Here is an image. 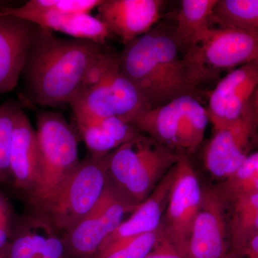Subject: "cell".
<instances>
[{"mask_svg": "<svg viewBox=\"0 0 258 258\" xmlns=\"http://www.w3.org/2000/svg\"><path fill=\"white\" fill-rule=\"evenodd\" d=\"M105 47L37 27L20 76L25 96L37 106L69 105Z\"/></svg>", "mask_w": 258, "mask_h": 258, "instance_id": "cell-1", "label": "cell"}, {"mask_svg": "<svg viewBox=\"0 0 258 258\" xmlns=\"http://www.w3.org/2000/svg\"><path fill=\"white\" fill-rule=\"evenodd\" d=\"M179 54L172 32L159 28L125 45L120 52V70L138 89L149 109L192 94Z\"/></svg>", "mask_w": 258, "mask_h": 258, "instance_id": "cell-2", "label": "cell"}, {"mask_svg": "<svg viewBox=\"0 0 258 258\" xmlns=\"http://www.w3.org/2000/svg\"><path fill=\"white\" fill-rule=\"evenodd\" d=\"M69 106L78 128L109 117L133 123L141 113L149 109L138 89L120 70L119 53L108 47L88 70Z\"/></svg>", "mask_w": 258, "mask_h": 258, "instance_id": "cell-3", "label": "cell"}, {"mask_svg": "<svg viewBox=\"0 0 258 258\" xmlns=\"http://www.w3.org/2000/svg\"><path fill=\"white\" fill-rule=\"evenodd\" d=\"M180 154L138 132L108 155V181L138 207L157 187Z\"/></svg>", "mask_w": 258, "mask_h": 258, "instance_id": "cell-4", "label": "cell"}, {"mask_svg": "<svg viewBox=\"0 0 258 258\" xmlns=\"http://www.w3.org/2000/svg\"><path fill=\"white\" fill-rule=\"evenodd\" d=\"M36 131L40 163L35 186L28 196L35 212L53 198L81 162L76 134L63 115L39 112Z\"/></svg>", "mask_w": 258, "mask_h": 258, "instance_id": "cell-5", "label": "cell"}, {"mask_svg": "<svg viewBox=\"0 0 258 258\" xmlns=\"http://www.w3.org/2000/svg\"><path fill=\"white\" fill-rule=\"evenodd\" d=\"M257 59V34L228 27L210 28L182 57L194 91L222 71Z\"/></svg>", "mask_w": 258, "mask_h": 258, "instance_id": "cell-6", "label": "cell"}, {"mask_svg": "<svg viewBox=\"0 0 258 258\" xmlns=\"http://www.w3.org/2000/svg\"><path fill=\"white\" fill-rule=\"evenodd\" d=\"M108 155L81 161L62 187L35 212L50 222L57 232L68 233L82 221L101 198L108 181Z\"/></svg>", "mask_w": 258, "mask_h": 258, "instance_id": "cell-7", "label": "cell"}, {"mask_svg": "<svg viewBox=\"0 0 258 258\" xmlns=\"http://www.w3.org/2000/svg\"><path fill=\"white\" fill-rule=\"evenodd\" d=\"M209 120L206 108L192 94H187L142 112L133 124L139 132L186 154L195 152L203 142Z\"/></svg>", "mask_w": 258, "mask_h": 258, "instance_id": "cell-8", "label": "cell"}, {"mask_svg": "<svg viewBox=\"0 0 258 258\" xmlns=\"http://www.w3.org/2000/svg\"><path fill=\"white\" fill-rule=\"evenodd\" d=\"M137 208L108 181L101 198L87 216L64 234L66 256L94 257L107 237L123 222L125 215Z\"/></svg>", "mask_w": 258, "mask_h": 258, "instance_id": "cell-9", "label": "cell"}, {"mask_svg": "<svg viewBox=\"0 0 258 258\" xmlns=\"http://www.w3.org/2000/svg\"><path fill=\"white\" fill-rule=\"evenodd\" d=\"M203 186L187 154H180L176 176L160 229L186 257L194 222L202 201Z\"/></svg>", "mask_w": 258, "mask_h": 258, "instance_id": "cell-10", "label": "cell"}, {"mask_svg": "<svg viewBox=\"0 0 258 258\" xmlns=\"http://www.w3.org/2000/svg\"><path fill=\"white\" fill-rule=\"evenodd\" d=\"M213 132L204 152V164L221 183L238 170L258 142L251 103L240 118Z\"/></svg>", "mask_w": 258, "mask_h": 258, "instance_id": "cell-11", "label": "cell"}, {"mask_svg": "<svg viewBox=\"0 0 258 258\" xmlns=\"http://www.w3.org/2000/svg\"><path fill=\"white\" fill-rule=\"evenodd\" d=\"M200 209L190 235L186 258H226L230 252L228 203L216 187L204 184Z\"/></svg>", "mask_w": 258, "mask_h": 258, "instance_id": "cell-12", "label": "cell"}, {"mask_svg": "<svg viewBox=\"0 0 258 258\" xmlns=\"http://www.w3.org/2000/svg\"><path fill=\"white\" fill-rule=\"evenodd\" d=\"M258 86V59L232 70L217 83L209 96V120L213 131L243 115Z\"/></svg>", "mask_w": 258, "mask_h": 258, "instance_id": "cell-13", "label": "cell"}, {"mask_svg": "<svg viewBox=\"0 0 258 258\" xmlns=\"http://www.w3.org/2000/svg\"><path fill=\"white\" fill-rule=\"evenodd\" d=\"M163 5L160 0H102L97 18L126 45L154 28Z\"/></svg>", "mask_w": 258, "mask_h": 258, "instance_id": "cell-14", "label": "cell"}, {"mask_svg": "<svg viewBox=\"0 0 258 258\" xmlns=\"http://www.w3.org/2000/svg\"><path fill=\"white\" fill-rule=\"evenodd\" d=\"M37 27L23 19L0 15V95L18 85Z\"/></svg>", "mask_w": 258, "mask_h": 258, "instance_id": "cell-15", "label": "cell"}, {"mask_svg": "<svg viewBox=\"0 0 258 258\" xmlns=\"http://www.w3.org/2000/svg\"><path fill=\"white\" fill-rule=\"evenodd\" d=\"M176 176V164L163 178L150 196L140 204L132 215L121 222L105 240L99 251L134 237L154 232L160 227L163 216L169 203Z\"/></svg>", "mask_w": 258, "mask_h": 258, "instance_id": "cell-16", "label": "cell"}, {"mask_svg": "<svg viewBox=\"0 0 258 258\" xmlns=\"http://www.w3.org/2000/svg\"><path fill=\"white\" fill-rule=\"evenodd\" d=\"M40 163V150L36 129L22 110L15 118L10 144L9 166L15 188L26 193L32 192Z\"/></svg>", "mask_w": 258, "mask_h": 258, "instance_id": "cell-17", "label": "cell"}, {"mask_svg": "<svg viewBox=\"0 0 258 258\" xmlns=\"http://www.w3.org/2000/svg\"><path fill=\"white\" fill-rule=\"evenodd\" d=\"M56 232L41 215H31L13 230L3 258H64L63 238L58 237Z\"/></svg>", "mask_w": 258, "mask_h": 258, "instance_id": "cell-18", "label": "cell"}, {"mask_svg": "<svg viewBox=\"0 0 258 258\" xmlns=\"http://www.w3.org/2000/svg\"><path fill=\"white\" fill-rule=\"evenodd\" d=\"M218 0H182L176 15L172 36L180 53L186 55L210 30L212 13Z\"/></svg>", "mask_w": 258, "mask_h": 258, "instance_id": "cell-19", "label": "cell"}, {"mask_svg": "<svg viewBox=\"0 0 258 258\" xmlns=\"http://www.w3.org/2000/svg\"><path fill=\"white\" fill-rule=\"evenodd\" d=\"M91 154L105 156L134 137L139 131L119 117L103 118L79 128Z\"/></svg>", "mask_w": 258, "mask_h": 258, "instance_id": "cell-20", "label": "cell"}, {"mask_svg": "<svg viewBox=\"0 0 258 258\" xmlns=\"http://www.w3.org/2000/svg\"><path fill=\"white\" fill-rule=\"evenodd\" d=\"M228 205L232 208L228 222L230 252H235L258 235V193L240 197Z\"/></svg>", "mask_w": 258, "mask_h": 258, "instance_id": "cell-21", "label": "cell"}, {"mask_svg": "<svg viewBox=\"0 0 258 258\" xmlns=\"http://www.w3.org/2000/svg\"><path fill=\"white\" fill-rule=\"evenodd\" d=\"M211 21L258 35V0H218Z\"/></svg>", "mask_w": 258, "mask_h": 258, "instance_id": "cell-22", "label": "cell"}, {"mask_svg": "<svg viewBox=\"0 0 258 258\" xmlns=\"http://www.w3.org/2000/svg\"><path fill=\"white\" fill-rule=\"evenodd\" d=\"M53 32H60L71 38L87 40L100 45L111 36L106 25L90 13L62 15L57 20Z\"/></svg>", "mask_w": 258, "mask_h": 258, "instance_id": "cell-23", "label": "cell"}, {"mask_svg": "<svg viewBox=\"0 0 258 258\" xmlns=\"http://www.w3.org/2000/svg\"><path fill=\"white\" fill-rule=\"evenodd\" d=\"M216 188L228 204L240 197L258 193V151L250 153L238 170Z\"/></svg>", "mask_w": 258, "mask_h": 258, "instance_id": "cell-24", "label": "cell"}, {"mask_svg": "<svg viewBox=\"0 0 258 258\" xmlns=\"http://www.w3.org/2000/svg\"><path fill=\"white\" fill-rule=\"evenodd\" d=\"M20 110L18 103L13 101L0 105V182L12 179L9 166L10 144L15 116Z\"/></svg>", "mask_w": 258, "mask_h": 258, "instance_id": "cell-25", "label": "cell"}, {"mask_svg": "<svg viewBox=\"0 0 258 258\" xmlns=\"http://www.w3.org/2000/svg\"><path fill=\"white\" fill-rule=\"evenodd\" d=\"M159 228L154 232L113 244L97 252L93 258H145L159 238Z\"/></svg>", "mask_w": 258, "mask_h": 258, "instance_id": "cell-26", "label": "cell"}, {"mask_svg": "<svg viewBox=\"0 0 258 258\" xmlns=\"http://www.w3.org/2000/svg\"><path fill=\"white\" fill-rule=\"evenodd\" d=\"M102 0H30L22 5L24 9L48 11L62 14L90 13Z\"/></svg>", "mask_w": 258, "mask_h": 258, "instance_id": "cell-27", "label": "cell"}, {"mask_svg": "<svg viewBox=\"0 0 258 258\" xmlns=\"http://www.w3.org/2000/svg\"><path fill=\"white\" fill-rule=\"evenodd\" d=\"M12 211L8 200L0 193V258H3L13 233Z\"/></svg>", "mask_w": 258, "mask_h": 258, "instance_id": "cell-28", "label": "cell"}, {"mask_svg": "<svg viewBox=\"0 0 258 258\" xmlns=\"http://www.w3.org/2000/svg\"><path fill=\"white\" fill-rule=\"evenodd\" d=\"M159 231V238L155 245L145 258H186L163 233L160 227Z\"/></svg>", "mask_w": 258, "mask_h": 258, "instance_id": "cell-29", "label": "cell"}, {"mask_svg": "<svg viewBox=\"0 0 258 258\" xmlns=\"http://www.w3.org/2000/svg\"><path fill=\"white\" fill-rule=\"evenodd\" d=\"M226 258H258V235L252 237L242 248L229 252Z\"/></svg>", "mask_w": 258, "mask_h": 258, "instance_id": "cell-30", "label": "cell"}, {"mask_svg": "<svg viewBox=\"0 0 258 258\" xmlns=\"http://www.w3.org/2000/svg\"><path fill=\"white\" fill-rule=\"evenodd\" d=\"M251 108H252V116H253L254 128L258 137V86L251 101Z\"/></svg>", "mask_w": 258, "mask_h": 258, "instance_id": "cell-31", "label": "cell"}]
</instances>
